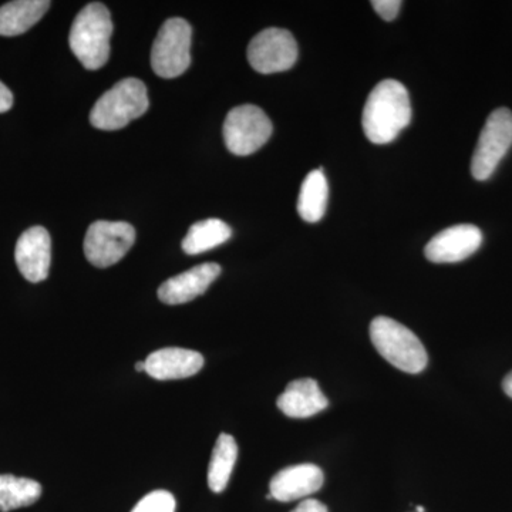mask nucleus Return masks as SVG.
<instances>
[{
  "label": "nucleus",
  "mask_w": 512,
  "mask_h": 512,
  "mask_svg": "<svg viewBox=\"0 0 512 512\" xmlns=\"http://www.w3.org/2000/svg\"><path fill=\"white\" fill-rule=\"evenodd\" d=\"M174 495L168 491L158 490L141 498L140 503L131 512H175Z\"/></svg>",
  "instance_id": "nucleus-21"
},
{
  "label": "nucleus",
  "mask_w": 512,
  "mask_h": 512,
  "mask_svg": "<svg viewBox=\"0 0 512 512\" xmlns=\"http://www.w3.org/2000/svg\"><path fill=\"white\" fill-rule=\"evenodd\" d=\"M292 512H329L328 507L325 504L320 503L318 500H313V498H309V500L302 501L298 507L295 508Z\"/></svg>",
  "instance_id": "nucleus-23"
},
{
  "label": "nucleus",
  "mask_w": 512,
  "mask_h": 512,
  "mask_svg": "<svg viewBox=\"0 0 512 512\" xmlns=\"http://www.w3.org/2000/svg\"><path fill=\"white\" fill-rule=\"evenodd\" d=\"M50 8L49 0H16L0 8V36H19L36 25Z\"/></svg>",
  "instance_id": "nucleus-16"
},
{
  "label": "nucleus",
  "mask_w": 512,
  "mask_h": 512,
  "mask_svg": "<svg viewBox=\"0 0 512 512\" xmlns=\"http://www.w3.org/2000/svg\"><path fill=\"white\" fill-rule=\"evenodd\" d=\"M278 409L291 419H308L329 406V400L313 379L295 380L289 383L279 396Z\"/></svg>",
  "instance_id": "nucleus-15"
},
{
  "label": "nucleus",
  "mask_w": 512,
  "mask_h": 512,
  "mask_svg": "<svg viewBox=\"0 0 512 512\" xmlns=\"http://www.w3.org/2000/svg\"><path fill=\"white\" fill-rule=\"evenodd\" d=\"M12 106L13 94L8 89V86L0 82V113H6V111L12 109Z\"/></svg>",
  "instance_id": "nucleus-24"
},
{
  "label": "nucleus",
  "mask_w": 512,
  "mask_h": 512,
  "mask_svg": "<svg viewBox=\"0 0 512 512\" xmlns=\"http://www.w3.org/2000/svg\"><path fill=\"white\" fill-rule=\"evenodd\" d=\"M192 29L187 20L168 19L151 50V66L157 76L175 79L187 72L191 64Z\"/></svg>",
  "instance_id": "nucleus-5"
},
{
  "label": "nucleus",
  "mask_w": 512,
  "mask_h": 512,
  "mask_svg": "<svg viewBox=\"0 0 512 512\" xmlns=\"http://www.w3.org/2000/svg\"><path fill=\"white\" fill-rule=\"evenodd\" d=\"M237 458V441L231 434H220L212 451L210 467H208V485L212 493L220 494L227 488Z\"/></svg>",
  "instance_id": "nucleus-18"
},
{
  "label": "nucleus",
  "mask_w": 512,
  "mask_h": 512,
  "mask_svg": "<svg viewBox=\"0 0 512 512\" xmlns=\"http://www.w3.org/2000/svg\"><path fill=\"white\" fill-rule=\"evenodd\" d=\"M483 244V232L476 225H454L439 232L424 249V255L434 264H454L467 259Z\"/></svg>",
  "instance_id": "nucleus-10"
},
{
  "label": "nucleus",
  "mask_w": 512,
  "mask_h": 512,
  "mask_svg": "<svg viewBox=\"0 0 512 512\" xmlns=\"http://www.w3.org/2000/svg\"><path fill=\"white\" fill-rule=\"evenodd\" d=\"M144 362L153 379L178 380L197 375L204 366V357L195 350L164 348L151 353Z\"/></svg>",
  "instance_id": "nucleus-14"
},
{
  "label": "nucleus",
  "mask_w": 512,
  "mask_h": 512,
  "mask_svg": "<svg viewBox=\"0 0 512 512\" xmlns=\"http://www.w3.org/2000/svg\"><path fill=\"white\" fill-rule=\"evenodd\" d=\"M272 136V123L264 110L252 104L229 111L224 123L225 146L235 156H251Z\"/></svg>",
  "instance_id": "nucleus-7"
},
{
  "label": "nucleus",
  "mask_w": 512,
  "mask_h": 512,
  "mask_svg": "<svg viewBox=\"0 0 512 512\" xmlns=\"http://www.w3.org/2000/svg\"><path fill=\"white\" fill-rule=\"evenodd\" d=\"M148 106L150 101L146 84L130 77L121 80L97 100L90 113V123L99 130H120L130 121L146 114Z\"/></svg>",
  "instance_id": "nucleus-4"
},
{
  "label": "nucleus",
  "mask_w": 512,
  "mask_h": 512,
  "mask_svg": "<svg viewBox=\"0 0 512 512\" xmlns=\"http://www.w3.org/2000/svg\"><path fill=\"white\" fill-rule=\"evenodd\" d=\"M402 0H373V9L379 13L380 18L392 22L399 15L400 8H402Z\"/></svg>",
  "instance_id": "nucleus-22"
},
{
  "label": "nucleus",
  "mask_w": 512,
  "mask_h": 512,
  "mask_svg": "<svg viewBox=\"0 0 512 512\" xmlns=\"http://www.w3.org/2000/svg\"><path fill=\"white\" fill-rule=\"evenodd\" d=\"M247 55L252 69L258 73L286 72L298 60V43L288 30L269 28L251 40Z\"/></svg>",
  "instance_id": "nucleus-9"
},
{
  "label": "nucleus",
  "mask_w": 512,
  "mask_h": 512,
  "mask_svg": "<svg viewBox=\"0 0 512 512\" xmlns=\"http://www.w3.org/2000/svg\"><path fill=\"white\" fill-rule=\"evenodd\" d=\"M137 372H146V362H138L136 365Z\"/></svg>",
  "instance_id": "nucleus-26"
},
{
  "label": "nucleus",
  "mask_w": 512,
  "mask_h": 512,
  "mask_svg": "<svg viewBox=\"0 0 512 512\" xmlns=\"http://www.w3.org/2000/svg\"><path fill=\"white\" fill-rule=\"evenodd\" d=\"M325 476L322 468L315 464H299V466L286 467L275 474L269 484L272 498L281 503L301 500L318 493L322 488Z\"/></svg>",
  "instance_id": "nucleus-13"
},
{
  "label": "nucleus",
  "mask_w": 512,
  "mask_h": 512,
  "mask_svg": "<svg viewBox=\"0 0 512 512\" xmlns=\"http://www.w3.org/2000/svg\"><path fill=\"white\" fill-rule=\"evenodd\" d=\"M113 22L109 9L103 3L84 6L74 19L69 35L70 49L84 69L99 70L110 57Z\"/></svg>",
  "instance_id": "nucleus-2"
},
{
  "label": "nucleus",
  "mask_w": 512,
  "mask_h": 512,
  "mask_svg": "<svg viewBox=\"0 0 512 512\" xmlns=\"http://www.w3.org/2000/svg\"><path fill=\"white\" fill-rule=\"evenodd\" d=\"M221 275L218 264H202L188 269L183 274L167 279L158 289V298L165 305H183L204 295L212 282Z\"/></svg>",
  "instance_id": "nucleus-12"
},
{
  "label": "nucleus",
  "mask_w": 512,
  "mask_h": 512,
  "mask_svg": "<svg viewBox=\"0 0 512 512\" xmlns=\"http://www.w3.org/2000/svg\"><path fill=\"white\" fill-rule=\"evenodd\" d=\"M412 121L409 92L397 80H383L367 97L362 126L373 144H389Z\"/></svg>",
  "instance_id": "nucleus-1"
},
{
  "label": "nucleus",
  "mask_w": 512,
  "mask_h": 512,
  "mask_svg": "<svg viewBox=\"0 0 512 512\" xmlns=\"http://www.w3.org/2000/svg\"><path fill=\"white\" fill-rule=\"evenodd\" d=\"M232 229L227 222L211 218L192 225L183 241V251L187 255H200L202 252L220 247L231 238Z\"/></svg>",
  "instance_id": "nucleus-19"
},
{
  "label": "nucleus",
  "mask_w": 512,
  "mask_h": 512,
  "mask_svg": "<svg viewBox=\"0 0 512 512\" xmlns=\"http://www.w3.org/2000/svg\"><path fill=\"white\" fill-rule=\"evenodd\" d=\"M417 512H426V510H424V507H417Z\"/></svg>",
  "instance_id": "nucleus-27"
},
{
  "label": "nucleus",
  "mask_w": 512,
  "mask_h": 512,
  "mask_svg": "<svg viewBox=\"0 0 512 512\" xmlns=\"http://www.w3.org/2000/svg\"><path fill=\"white\" fill-rule=\"evenodd\" d=\"M503 389L505 394L512 399V372L508 373L503 382Z\"/></svg>",
  "instance_id": "nucleus-25"
},
{
  "label": "nucleus",
  "mask_w": 512,
  "mask_h": 512,
  "mask_svg": "<svg viewBox=\"0 0 512 512\" xmlns=\"http://www.w3.org/2000/svg\"><path fill=\"white\" fill-rule=\"evenodd\" d=\"M512 146V113L507 107L494 110L485 121L473 160L471 174L477 181H485L494 174L498 164Z\"/></svg>",
  "instance_id": "nucleus-6"
},
{
  "label": "nucleus",
  "mask_w": 512,
  "mask_h": 512,
  "mask_svg": "<svg viewBox=\"0 0 512 512\" xmlns=\"http://www.w3.org/2000/svg\"><path fill=\"white\" fill-rule=\"evenodd\" d=\"M329 185L322 170L306 175L298 198V212L303 221L318 222L328 207Z\"/></svg>",
  "instance_id": "nucleus-17"
},
{
  "label": "nucleus",
  "mask_w": 512,
  "mask_h": 512,
  "mask_svg": "<svg viewBox=\"0 0 512 512\" xmlns=\"http://www.w3.org/2000/svg\"><path fill=\"white\" fill-rule=\"evenodd\" d=\"M42 495V485L30 478L0 476V512L18 510L35 504Z\"/></svg>",
  "instance_id": "nucleus-20"
},
{
  "label": "nucleus",
  "mask_w": 512,
  "mask_h": 512,
  "mask_svg": "<svg viewBox=\"0 0 512 512\" xmlns=\"http://www.w3.org/2000/svg\"><path fill=\"white\" fill-rule=\"evenodd\" d=\"M16 265L29 282L45 281L52 264V239L43 227H32L23 232L15 249Z\"/></svg>",
  "instance_id": "nucleus-11"
},
{
  "label": "nucleus",
  "mask_w": 512,
  "mask_h": 512,
  "mask_svg": "<svg viewBox=\"0 0 512 512\" xmlns=\"http://www.w3.org/2000/svg\"><path fill=\"white\" fill-rule=\"evenodd\" d=\"M370 339L377 352L402 372L417 375L429 363L423 343L412 330L387 316H377L372 320Z\"/></svg>",
  "instance_id": "nucleus-3"
},
{
  "label": "nucleus",
  "mask_w": 512,
  "mask_h": 512,
  "mask_svg": "<svg viewBox=\"0 0 512 512\" xmlns=\"http://www.w3.org/2000/svg\"><path fill=\"white\" fill-rule=\"evenodd\" d=\"M136 242V229L128 222L96 221L87 229L84 254L97 268H109L126 256Z\"/></svg>",
  "instance_id": "nucleus-8"
}]
</instances>
